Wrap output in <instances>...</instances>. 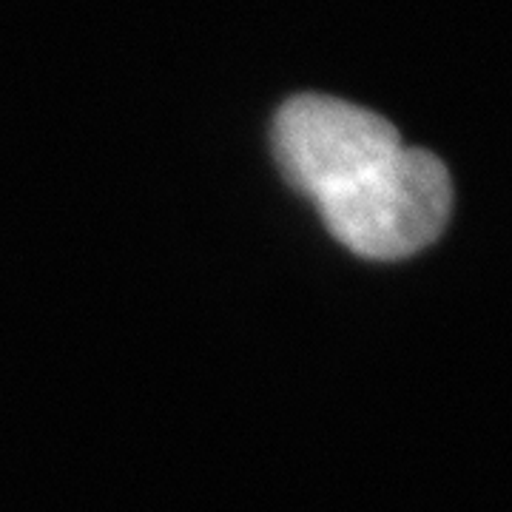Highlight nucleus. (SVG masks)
<instances>
[{"instance_id": "1", "label": "nucleus", "mask_w": 512, "mask_h": 512, "mask_svg": "<svg viewBox=\"0 0 512 512\" xmlns=\"http://www.w3.org/2000/svg\"><path fill=\"white\" fill-rule=\"evenodd\" d=\"M274 151L311 197L333 239L367 259H404L436 242L453 208L439 157L404 146L393 123L328 94L291 97L274 120Z\"/></svg>"}]
</instances>
